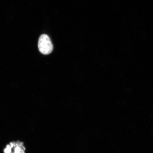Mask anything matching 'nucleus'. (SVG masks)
<instances>
[{
	"mask_svg": "<svg viewBox=\"0 0 153 153\" xmlns=\"http://www.w3.org/2000/svg\"><path fill=\"white\" fill-rule=\"evenodd\" d=\"M38 48L40 52L44 55H48L52 52L53 44L47 34H42L40 36L38 42Z\"/></svg>",
	"mask_w": 153,
	"mask_h": 153,
	"instance_id": "f257e3e1",
	"label": "nucleus"
},
{
	"mask_svg": "<svg viewBox=\"0 0 153 153\" xmlns=\"http://www.w3.org/2000/svg\"><path fill=\"white\" fill-rule=\"evenodd\" d=\"M4 153H26V148L22 141H12L7 144L3 150Z\"/></svg>",
	"mask_w": 153,
	"mask_h": 153,
	"instance_id": "f03ea898",
	"label": "nucleus"
}]
</instances>
